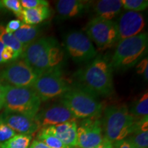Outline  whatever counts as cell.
Masks as SVG:
<instances>
[{
  "instance_id": "cell-10",
  "label": "cell",
  "mask_w": 148,
  "mask_h": 148,
  "mask_svg": "<svg viewBox=\"0 0 148 148\" xmlns=\"http://www.w3.org/2000/svg\"><path fill=\"white\" fill-rule=\"evenodd\" d=\"M40 75L38 72L21 59L8 64L1 71L0 76L8 84L17 87L32 88Z\"/></svg>"
},
{
  "instance_id": "cell-13",
  "label": "cell",
  "mask_w": 148,
  "mask_h": 148,
  "mask_svg": "<svg viewBox=\"0 0 148 148\" xmlns=\"http://www.w3.org/2000/svg\"><path fill=\"white\" fill-rule=\"evenodd\" d=\"M118 40L119 41L132 37L141 33L145 23L143 14L134 11H127L121 14L117 22ZM118 41V42H119Z\"/></svg>"
},
{
  "instance_id": "cell-30",
  "label": "cell",
  "mask_w": 148,
  "mask_h": 148,
  "mask_svg": "<svg viewBox=\"0 0 148 148\" xmlns=\"http://www.w3.org/2000/svg\"><path fill=\"white\" fill-rule=\"evenodd\" d=\"M22 24V22L21 20L19 19H14L11 20L10 21H9L8 24H7L6 27H5L6 32L9 33H14L16 32V30H18L19 29V27H21Z\"/></svg>"
},
{
  "instance_id": "cell-28",
  "label": "cell",
  "mask_w": 148,
  "mask_h": 148,
  "mask_svg": "<svg viewBox=\"0 0 148 148\" xmlns=\"http://www.w3.org/2000/svg\"><path fill=\"white\" fill-rule=\"evenodd\" d=\"M23 9H31L42 6H49V2L45 0H21L20 1Z\"/></svg>"
},
{
  "instance_id": "cell-33",
  "label": "cell",
  "mask_w": 148,
  "mask_h": 148,
  "mask_svg": "<svg viewBox=\"0 0 148 148\" xmlns=\"http://www.w3.org/2000/svg\"><path fill=\"white\" fill-rule=\"evenodd\" d=\"M29 148H50L49 147H48L44 144L42 142L39 141L38 140H33L32 144H31L30 146H29Z\"/></svg>"
},
{
  "instance_id": "cell-7",
  "label": "cell",
  "mask_w": 148,
  "mask_h": 148,
  "mask_svg": "<svg viewBox=\"0 0 148 148\" xmlns=\"http://www.w3.org/2000/svg\"><path fill=\"white\" fill-rule=\"evenodd\" d=\"M41 101L61 97L71 86L62 75L60 66L47 70L40 74L32 87Z\"/></svg>"
},
{
  "instance_id": "cell-21",
  "label": "cell",
  "mask_w": 148,
  "mask_h": 148,
  "mask_svg": "<svg viewBox=\"0 0 148 148\" xmlns=\"http://www.w3.org/2000/svg\"><path fill=\"white\" fill-rule=\"evenodd\" d=\"M130 112L136 120H140L145 117H148L147 92H145L143 95L140 96L138 100L134 101Z\"/></svg>"
},
{
  "instance_id": "cell-31",
  "label": "cell",
  "mask_w": 148,
  "mask_h": 148,
  "mask_svg": "<svg viewBox=\"0 0 148 148\" xmlns=\"http://www.w3.org/2000/svg\"><path fill=\"white\" fill-rule=\"evenodd\" d=\"M113 148H134L128 139H123L112 143Z\"/></svg>"
},
{
  "instance_id": "cell-29",
  "label": "cell",
  "mask_w": 148,
  "mask_h": 148,
  "mask_svg": "<svg viewBox=\"0 0 148 148\" xmlns=\"http://www.w3.org/2000/svg\"><path fill=\"white\" fill-rule=\"evenodd\" d=\"M18 58H19L18 56L16 54V53L12 48L5 46L4 49L3 50L2 54H1L2 63H5V62H10V61L16 60Z\"/></svg>"
},
{
  "instance_id": "cell-24",
  "label": "cell",
  "mask_w": 148,
  "mask_h": 148,
  "mask_svg": "<svg viewBox=\"0 0 148 148\" xmlns=\"http://www.w3.org/2000/svg\"><path fill=\"white\" fill-rule=\"evenodd\" d=\"M32 136L25 134H16L3 143H0V148H29Z\"/></svg>"
},
{
  "instance_id": "cell-9",
  "label": "cell",
  "mask_w": 148,
  "mask_h": 148,
  "mask_svg": "<svg viewBox=\"0 0 148 148\" xmlns=\"http://www.w3.org/2000/svg\"><path fill=\"white\" fill-rule=\"evenodd\" d=\"M64 47L68 54L77 63L88 62L97 56L90 38L80 31H71L66 34Z\"/></svg>"
},
{
  "instance_id": "cell-2",
  "label": "cell",
  "mask_w": 148,
  "mask_h": 148,
  "mask_svg": "<svg viewBox=\"0 0 148 148\" xmlns=\"http://www.w3.org/2000/svg\"><path fill=\"white\" fill-rule=\"evenodd\" d=\"M64 52L52 37L38 38L24 49L22 60L41 74L47 70L60 66Z\"/></svg>"
},
{
  "instance_id": "cell-27",
  "label": "cell",
  "mask_w": 148,
  "mask_h": 148,
  "mask_svg": "<svg viewBox=\"0 0 148 148\" xmlns=\"http://www.w3.org/2000/svg\"><path fill=\"white\" fill-rule=\"evenodd\" d=\"M16 133L11 129L6 123L0 118V143L6 141L15 136Z\"/></svg>"
},
{
  "instance_id": "cell-36",
  "label": "cell",
  "mask_w": 148,
  "mask_h": 148,
  "mask_svg": "<svg viewBox=\"0 0 148 148\" xmlns=\"http://www.w3.org/2000/svg\"><path fill=\"white\" fill-rule=\"evenodd\" d=\"M4 47H5L4 44H3L2 40H1V38H0V64H2V60H1V54H2L3 50V49H4Z\"/></svg>"
},
{
  "instance_id": "cell-18",
  "label": "cell",
  "mask_w": 148,
  "mask_h": 148,
  "mask_svg": "<svg viewBox=\"0 0 148 148\" xmlns=\"http://www.w3.org/2000/svg\"><path fill=\"white\" fill-rule=\"evenodd\" d=\"M50 15L51 10L49 6H42L31 9H23L20 19L25 24L36 25L47 19Z\"/></svg>"
},
{
  "instance_id": "cell-17",
  "label": "cell",
  "mask_w": 148,
  "mask_h": 148,
  "mask_svg": "<svg viewBox=\"0 0 148 148\" xmlns=\"http://www.w3.org/2000/svg\"><path fill=\"white\" fill-rule=\"evenodd\" d=\"M121 0H101L94 3L93 10L96 17L112 21L122 10Z\"/></svg>"
},
{
  "instance_id": "cell-35",
  "label": "cell",
  "mask_w": 148,
  "mask_h": 148,
  "mask_svg": "<svg viewBox=\"0 0 148 148\" xmlns=\"http://www.w3.org/2000/svg\"><path fill=\"white\" fill-rule=\"evenodd\" d=\"M3 107V86L0 80V110Z\"/></svg>"
},
{
  "instance_id": "cell-15",
  "label": "cell",
  "mask_w": 148,
  "mask_h": 148,
  "mask_svg": "<svg viewBox=\"0 0 148 148\" xmlns=\"http://www.w3.org/2000/svg\"><path fill=\"white\" fill-rule=\"evenodd\" d=\"M47 127L49 132L62 141L66 147L69 148L76 147L77 128L76 120H72Z\"/></svg>"
},
{
  "instance_id": "cell-3",
  "label": "cell",
  "mask_w": 148,
  "mask_h": 148,
  "mask_svg": "<svg viewBox=\"0 0 148 148\" xmlns=\"http://www.w3.org/2000/svg\"><path fill=\"white\" fill-rule=\"evenodd\" d=\"M136 120L125 104L111 105L103 111V137L111 143L125 139L134 132Z\"/></svg>"
},
{
  "instance_id": "cell-12",
  "label": "cell",
  "mask_w": 148,
  "mask_h": 148,
  "mask_svg": "<svg viewBox=\"0 0 148 148\" xmlns=\"http://www.w3.org/2000/svg\"><path fill=\"white\" fill-rule=\"evenodd\" d=\"M40 128L76 120L72 113L60 102L53 103L39 110L35 116Z\"/></svg>"
},
{
  "instance_id": "cell-5",
  "label": "cell",
  "mask_w": 148,
  "mask_h": 148,
  "mask_svg": "<svg viewBox=\"0 0 148 148\" xmlns=\"http://www.w3.org/2000/svg\"><path fill=\"white\" fill-rule=\"evenodd\" d=\"M60 103L75 119L98 118L103 110V103L96 96L84 88L71 87L60 97Z\"/></svg>"
},
{
  "instance_id": "cell-32",
  "label": "cell",
  "mask_w": 148,
  "mask_h": 148,
  "mask_svg": "<svg viewBox=\"0 0 148 148\" xmlns=\"http://www.w3.org/2000/svg\"><path fill=\"white\" fill-rule=\"evenodd\" d=\"M148 69V60L147 58H144L136 66V70L138 74H143L146 69Z\"/></svg>"
},
{
  "instance_id": "cell-26",
  "label": "cell",
  "mask_w": 148,
  "mask_h": 148,
  "mask_svg": "<svg viewBox=\"0 0 148 148\" xmlns=\"http://www.w3.org/2000/svg\"><path fill=\"white\" fill-rule=\"evenodd\" d=\"M0 8H4L12 11L18 18L21 16L23 8L18 0H2L0 1Z\"/></svg>"
},
{
  "instance_id": "cell-4",
  "label": "cell",
  "mask_w": 148,
  "mask_h": 148,
  "mask_svg": "<svg viewBox=\"0 0 148 148\" xmlns=\"http://www.w3.org/2000/svg\"><path fill=\"white\" fill-rule=\"evenodd\" d=\"M147 32L118 42L110 61L112 71H125L136 65L147 53Z\"/></svg>"
},
{
  "instance_id": "cell-22",
  "label": "cell",
  "mask_w": 148,
  "mask_h": 148,
  "mask_svg": "<svg viewBox=\"0 0 148 148\" xmlns=\"http://www.w3.org/2000/svg\"><path fill=\"white\" fill-rule=\"evenodd\" d=\"M0 38L5 46L12 48L18 56V57L21 56L24 50L23 47L12 33L6 32L5 27L1 25H0Z\"/></svg>"
},
{
  "instance_id": "cell-34",
  "label": "cell",
  "mask_w": 148,
  "mask_h": 148,
  "mask_svg": "<svg viewBox=\"0 0 148 148\" xmlns=\"http://www.w3.org/2000/svg\"><path fill=\"white\" fill-rule=\"evenodd\" d=\"M92 148H113L112 147V143L110 141H109L106 138H103L102 143L97 145V147H92Z\"/></svg>"
},
{
  "instance_id": "cell-16",
  "label": "cell",
  "mask_w": 148,
  "mask_h": 148,
  "mask_svg": "<svg viewBox=\"0 0 148 148\" xmlns=\"http://www.w3.org/2000/svg\"><path fill=\"white\" fill-rule=\"evenodd\" d=\"M90 1L81 0H60L57 1L56 8L62 18H73L84 13Z\"/></svg>"
},
{
  "instance_id": "cell-23",
  "label": "cell",
  "mask_w": 148,
  "mask_h": 148,
  "mask_svg": "<svg viewBox=\"0 0 148 148\" xmlns=\"http://www.w3.org/2000/svg\"><path fill=\"white\" fill-rule=\"evenodd\" d=\"M37 139L42 142L50 148H69L56 137L51 132H49L47 127H41L36 136Z\"/></svg>"
},
{
  "instance_id": "cell-1",
  "label": "cell",
  "mask_w": 148,
  "mask_h": 148,
  "mask_svg": "<svg viewBox=\"0 0 148 148\" xmlns=\"http://www.w3.org/2000/svg\"><path fill=\"white\" fill-rule=\"evenodd\" d=\"M75 76L84 88L93 95L110 97L114 92L113 75L110 60L101 55L97 56Z\"/></svg>"
},
{
  "instance_id": "cell-14",
  "label": "cell",
  "mask_w": 148,
  "mask_h": 148,
  "mask_svg": "<svg viewBox=\"0 0 148 148\" xmlns=\"http://www.w3.org/2000/svg\"><path fill=\"white\" fill-rule=\"evenodd\" d=\"M0 118L11 129L19 134L31 136L40 128L35 117H30L18 112L5 110L0 115Z\"/></svg>"
},
{
  "instance_id": "cell-25",
  "label": "cell",
  "mask_w": 148,
  "mask_h": 148,
  "mask_svg": "<svg viewBox=\"0 0 148 148\" xmlns=\"http://www.w3.org/2000/svg\"><path fill=\"white\" fill-rule=\"evenodd\" d=\"M122 7L128 11L139 12L145 10L148 6L147 0H121Z\"/></svg>"
},
{
  "instance_id": "cell-20",
  "label": "cell",
  "mask_w": 148,
  "mask_h": 148,
  "mask_svg": "<svg viewBox=\"0 0 148 148\" xmlns=\"http://www.w3.org/2000/svg\"><path fill=\"white\" fill-rule=\"evenodd\" d=\"M40 32V29L38 25H27L22 23L19 29L12 34L21 44L23 49H25L37 39Z\"/></svg>"
},
{
  "instance_id": "cell-19",
  "label": "cell",
  "mask_w": 148,
  "mask_h": 148,
  "mask_svg": "<svg viewBox=\"0 0 148 148\" xmlns=\"http://www.w3.org/2000/svg\"><path fill=\"white\" fill-rule=\"evenodd\" d=\"M132 136L128 140L134 148L148 147V119L145 117L136 122Z\"/></svg>"
},
{
  "instance_id": "cell-11",
  "label": "cell",
  "mask_w": 148,
  "mask_h": 148,
  "mask_svg": "<svg viewBox=\"0 0 148 148\" xmlns=\"http://www.w3.org/2000/svg\"><path fill=\"white\" fill-rule=\"evenodd\" d=\"M102 124L98 118L84 119L77 128V145L79 148L97 147L103 140Z\"/></svg>"
},
{
  "instance_id": "cell-6",
  "label": "cell",
  "mask_w": 148,
  "mask_h": 148,
  "mask_svg": "<svg viewBox=\"0 0 148 148\" xmlns=\"http://www.w3.org/2000/svg\"><path fill=\"white\" fill-rule=\"evenodd\" d=\"M3 107L5 110L18 112L34 118L40 110L39 97L32 88L17 87L4 84Z\"/></svg>"
},
{
  "instance_id": "cell-8",
  "label": "cell",
  "mask_w": 148,
  "mask_h": 148,
  "mask_svg": "<svg viewBox=\"0 0 148 148\" xmlns=\"http://www.w3.org/2000/svg\"><path fill=\"white\" fill-rule=\"evenodd\" d=\"M85 32L99 50H105L119 41L116 22L113 21L95 17L87 23Z\"/></svg>"
}]
</instances>
